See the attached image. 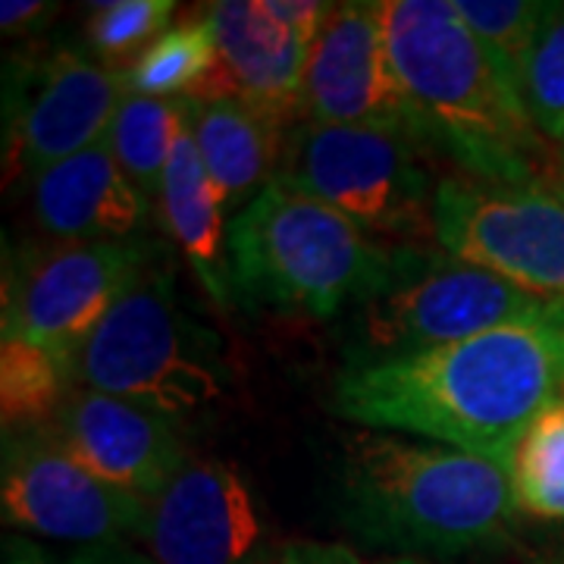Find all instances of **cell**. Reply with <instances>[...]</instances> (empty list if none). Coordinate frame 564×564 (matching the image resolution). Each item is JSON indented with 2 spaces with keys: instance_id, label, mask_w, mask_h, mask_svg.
Masks as SVG:
<instances>
[{
  "instance_id": "cell-1",
  "label": "cell",
  "mask_w": 564,
  "mask_h": 564,
  "mask_svg": "<svg viewBox=\"0 0 564 564\" xmlns=\"http://www.w3.org/2000/svg\"><path fill=\"white\" fill-rule=\"evenodd\" d=\"M564 307L421 355L345 367L333 411L367 430H399L511 474L533 417L562 399Z\"/></svg>"
},
{
  "instance_id": "cell-2",
  "label": "cell",
  "mask_w": 564,
  "mask_h": 564,
  "mask_svg": "<svg viewBox=\"0 0 564 564\" xmlns=\"http://www.w3.org/2000/svg\"><path fill=\"white\" fill-rule=\"evenodd\" d=\"M380 13L423 144L445 151L474 180L536 185L552 176L524 101L499 76L455 0H380Z\"/></svg>"
},
{
  "instance_id": "cell-3",
  "label": "cell",
  "mask_w": 564,
  "mask_h": 564,
  "mask_svg": "<svg viewBox=\"0 0 564 564\" xmlns=\"http://www.w3.org/2000/svg\"><path fill=\"white\" fill-rule=\"evenodd\" d=\"M511 474L440 443L358 433L343 452L339 514L370 545L402 555H464L505 540Z\"/></svg>"
},
{
  "instance_id": "cell-4",
  "label": "cell",
  "mask_w": 564,
  "mask_h": 564,
  "mask_svg": "<svg viewBox=\"0 0 564 564\" xmlns=\"http://www.w3.org/2000/svg\"><path fill=\"white\" fill-rule=\"evenodd\" d=\"M226 248L236 302L323 321L377 299L399 267V248L276 180L229 220Z\"/></svg>"
},
{
  "instance_id": "cell-5",
  "label": "cell",
  "mask_w": 564,
  "mask_h": 564,
  "mask_svg": "<svg viewBox=\"0 0 564 564\" xmlns=\"http://www.w3.org/2000/svg\"><path fill=\"white\" fill-rule=\"evenodd\" d=\"M76 386L141 404L176 423L223 395L220 339L182 307L176 270L163 248L85 343Z\"/></svg>"
},
{
  "instance_id": "cell-6",
  "label": "cell",
  "mask_w": 564,
  "mask_h": 564,
  "mask_svg": "<svg viewBox=\"0 0 564 564\" xmlns=\"http://www.w3.org/2000/svg\"><path fill=\"white\" fill-rule=\"evenodd\" d=\"M562 307L445 251L399 248V267L383 292L355 307L351 367L421 355Z\"/></svg>"
},
{
  "instance_id": "cell-7",
  "label": "cell",
  "mask_w": 564,
  "mask_h": 564,
  "mask_svg": "<svg viewBox=\"0 0 564 564\" xmlns=\"http://www.w3.org/2000/svg\"><path fill=\"white\" fill-rule=\"evenodd\" d=\"M276 182L329 204L370 236H433L436 185L421 144L367 126H292Z\"/></svg>"
},
{
  "instance_id": "cell-8",
  "label": "cell",
  "mask_w": 564,
  "mask_h": 564,
  "mask_svg": "<svg viewBox=\"0 0 564 564\" xmlns=\"http://www.w3.org/2000/svg\"><path fill=\"white\" fill-rule=\"evenodd\" d=\"M549 180L505 185L448 176L433 198V239L458 261L564 304V198Z\"/></svg>"
},
{
  "instance_id": "cell-9",
  "label": "cell",
  "mask_w": 564,
  "mask_h": 564,
  "mask_svg": "<svg viewBox=\"0 0 564 564\" xmlns=\"http://www.w3.org/2000/svg\"><path fill=\"white\" fill-rule=\"evenodd\" d=\"M161 251L148 239L54 242L29 251L7 276L3 336L44 345L76 370L82 348Z\"/></svg>"
},
{
  "instance_id": "cell-10",
  "label": "cell",
  "mask_w": 564,
  "mask_h": 564,
  "mask_svg": "<svg viewBox=\"0 0 564 564\" xmlns=\"http://www.w3.org/2000/svg\"><path fill=\"white\" fill-rule=\"evenodd\" d=\"M0 502L7 524L69 543L144 540L151 524V502L98 480L47 426L3 436Z\"/></svg>"
},
{
  "instance_id": "cell-11",
  "label": "cell",
  "mask_w": 564,
  "mask_h": 564,
  "mask_svg": "<svg viewBox=\"0 0 564 564\" xmlns=\"http://www.w3.org/2000/svg\"><path fill=\"white\" fill-rule=\"evenodd\" d=\"M304 120L386 129L408 135L423 148L421 122L386 47L380 3H333L307 54L302 88Z\"/></svg>"
},
{
  "instance_id": "cell-12",
  "label": "cell",
  "mask_w": 564,
  "mask_h": 564,
  "mask_svg": "<svg viewBox=\"0 0 564 564\" xmlns=\"http://www.w3.org/2000/svg\"><path fill=\"white\" fill-rule=\"evenodd\" d=\"M129 95L126 69L57 51L17 82V104L7 126V180L57 166L110 135Z\"/></svg>"
},
{
  "instance_id": "cell-13",
  "label": "cell",
  "mask_w": 564,
  "mask_h": 564,
  "mask_svg": "<svg viewBox=\"0 0 564 564\" xmlns=\"http://www.w3.org/2000/svg\"><path fill=\"white\" fill-rule=\"evenodd\" d=\"M144 545L158 564H261L270 552L242 474L214 458L185 464L151 502Z\"/></svg>"
},
{
  "instance_id": "cell-14",
  "label": "cell",
  "mask_w": 564,
  "mask_h": 564,
  "mask_svg": "<svg viewBox=\"0 0 564 564\" xmlns=\"http://www.w3.org/2000/svg\"><path fill=\"white\" fill-rule=\"evenodd\" d=\"M47 430L98 480L158 502L185 458L180 423L141 404L76 386Z\"/></svg>"
},
{
  "instance_id": "cell-15",
  "label": "cell",
  "mask_w": 564,
  "mask_h": 564,
  "mask_svg": "<svg viewBox=\"0 0 564 564\" xmlns=\"http://www.w3.org/2000/svg\"><path fill=\"white\" fill-rule=\"evenodd\" d=\"M217 63L192 101L251 104L285 126L302 122V88L311 47L282 25L267 0H220L204 10Z\"/></svg>"
},
{
  "instance_id": "cell-16",
  "label": "cell",
  "mask_w": 564,
  "mask_h": 564,
  "mask_svg": "<svg viewBox=\"0 0 564 564\" xmlns=\"http://www.w3.org/2000/svg\"><path fill=\"white\" fill-rule=\"evenodd\" d=\"M35 220L57 242L144 239L151 204L126 176L110 135L35 176Z\"/></svg>"
},
{
  "instance_id": "cell-17",
  "label": "cell",
  "mask_w": 564,
  "mask_h": 564,
  "mask_svg": "<svg viewBox=\"0 0 564 564\" xmlns=\"http://www.w3.org/2000/svg\"><path fill=\"white\" fill-rule=\"evenodd\" d=\"M185 104L198 154L214 185L220 188L226 214L236 217L239 204L258 198L276 180L292 126L232 98Z\"/></svg>"
},
{
  "instance_id": "cell-18",
  "label": "cell",
  "mask_w": 564,
  "mask_h": 564,
  "mask_svg": "<svg viewBox=\"0 0 564 564\" xmlns=\"http://www.w3.org/2000/svg\"><path fill=\"white\" fill-rule=\"evenodd\" d=\"M161 214L166 232L180 242L185 261L192 263L202 285L226 304L232 299L229 289V248H226V202L204 166L198 144L188 129V104L185 122L173 148L161 188Z\"/></svg>"
},
{
  "instance_id": "cell-19",
  "label": "cell",
  "mask_w": 564,
  "mask_h": 564,
  "mask_svg": "<svg viewBox=\"0 0 564 564\" xmlns=\"http://www.w3.org/2000/svg\"><path fill=\"white\" fill-rule=\"evenodd\" d=\"M76 389V370L22 336L0 343V414L3 430H35L57 417L63 402Z\"/></svg>"
},
{
  "instance_id": "cell-20",
  "label": "cell",
  "mask_w": 564,
  "mask_h": 564,
  "mask_svg": "<svg viewBox=\"0 0 564 564\" xmlns=\"http://www.w3.org/2000/svg\"><path fill=\"white\" fill-rule=\"evenodd\" d=\"M185 122V101L144 98L129 91L110 129V144L126 176L148 198L161 204V188L173 148Z\"/></svg>"
},
{
  "instance_id": "cell-21",
  "label": "cell",
  "mask_w": 564,
  "mask_h": 564,
  "mask_svg": "<svg viewBox=\"0 0 564 564\" xmlns=\"http://www.w3.org/2000/svg\"><path fill=\"white\" fill-rule=\"evenodd\" d=\"M217 63L214 32L207 20L166 29L139 61L126 69L129 91L163 101H192L210 79Z\"/></svg>"
},
{
  "instance_id": "cell-22",
  "label": "cell",
  "mask_w": 564,
  "mask_h": 564,
  "mask_svg": "<svg viewBox=\"0 0 564 564\" xmlns=\"http://www.w3.org/2000/svg\"><path fill=\"white\" fill-rule=\"evenodd\" d=\"M518 508L543 521H564V395L524 430L511 458Z\"/></svg>"
},
{
  "instance_id": "cell-23",
  "label": "cell",
  "mask_w": 564,
  "mask_h": 564,
  "mask_svg": "<svg viewBox=\"0 0 564 564\" xmlns=\"http://www.w3.org/2000/svg\"><path fill=\"white\" fill-rule=\"evenodd\" d=\"M455 10L480 39L499 76L521 98V76L549 3L536 0H455Z\"/></svg>"
},
{
  "instance_id": "cell-24",
  "label": "cell",
  "mask_w": 564,
  "mask_h": 564,
  "mask_svg": "<svg viewBox=\"0 0 564 564\" xmlns=\"http://www.w3.org/2000/svg\"><path fill=\"white\" fill-rule=\"evenodd\" d=\"M521 101L543 139L564 141V3H549L527 54Z\"/></svg>"
},
{
  "instance_id": "cell-25",
  "label": "cell",
  "mask_w": 564,
  "mask_h": 564,
  "mask_svg": "<svg viewBox=\"0 0 564 564\" xmlns=\"http://www.w3.org/2000/svg\"><path fill=\"white\" fill-rule=\"evenodd\" d=\"M88 22V41L104 61H139L141 54L161 39L176 13L173 0H113L95 3Z\"/></svg>"
},
{
  "instance_id": "cell-26",
  "label": "cell",
  "mask_w": 564,
  "mask_h": 564,
  "mask_svg": "<svg viewBox=\"0 0 564 564\" xmlns=\"http://www.w3.org/2000/svg\"><path fill=\"white\" fill-rule=\"evenodd\" d=\"M7 564H158L154 558L141 555L135 545L129 543H95L82 545L79 552H73L63 562H51L41 549L29 543L7 545Z\"/></svg>"
},
{
  "instance_id": "cell-27",
  "label": "cell",
  "mask_w": 564,
  "mask_h": 564,
  "mask_svg": "<svg viewBox=\"0 0 564 564\" xmlns=\"http://www.w3.org/2000/svg\"><path fill=\"white\" fill-rule=\"evenodd\" d=\"M261 564H421L411 558H392V562H364L355 549L339 543H289L267 552Z\"/></svg>"
},
{
  "instance_id": "cell-28",
  "label": "cell",
  "mask_w": 564,
  "mask_h": 564,
  "mask_svg": "<svg viewBox=\"0 0 564 564\" xmlns=\"http://www.w3.org/2000/svg\"><path fill=\"white\" fill-rule=\"evenodd\" d=\"M267 7L307 47L317 41L323 22L329 17V10H333V3H323V0H267Z\"/></svg>"
},
{
  "instance_id": "cell-29",
  "label": "cell",
  "mask_w": 564,
  "mask_h": 564,
  "mask_svg": "<svg viewBox=\"0 0 564 564\" xmlns=\"http://www.w3.org/2000/svg\"><path fill=\"white\" fill-rule=\"evenodd\" d=\"M51 3H41V0H3L0 3V25H3V35H20L29 32L32 25H39L47 17Z\"/></svg>"
},
{
  "instance_id": "cell-30",
  "label": "cell",
  "mask_w": 564,
  "mask_h": 564,
  "mask_svg": "<svg viewBox=\"0 0 564 564\" xmlns=\"http://www.w3.org/2000/svg\"><path fill=\"white\" fill-rule=\"evenodd\" d=\"M549 182H552V188H555V192H558V195L564 198V173H562V176H552Z\"/></svg>"
},
{
  "instance_id": "cell-31",
  "label": "cell",
  "mask_w": 564,
  "mask_h": 564,
  "mask_svg": "<svg viewBox=\"0 0 564 564\" xmlns=\"http://www.w3.org/2000/svg\"><path fill=\"white\" fill-rule=\"evenodd\" d=\"M536 564H564V562H536Z\"/></svg>"
},
{
  "instance_id": "cell-32",
  "label": "cell",
  "mask_w": 564,
  "mask_h": 564,
  "mask_svg": "<svg viewBox=\"0 0 564 564\" xmlns=\"http://www.w3.org/2000/svg\"><path fill=\"white\" fill-rule=\"evenodd\" d=\"M562 163H564V141H562Z\"/></svg>"
}]
</instances>
